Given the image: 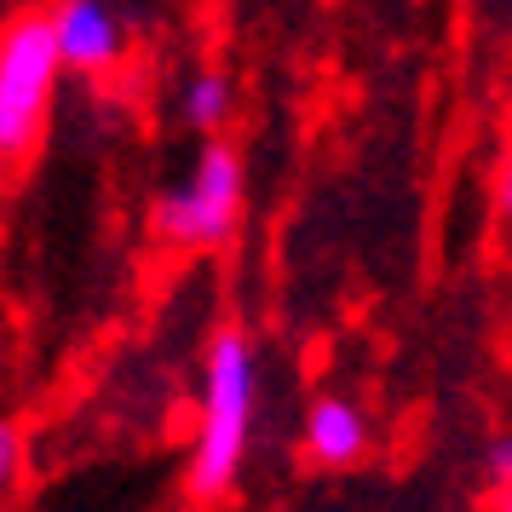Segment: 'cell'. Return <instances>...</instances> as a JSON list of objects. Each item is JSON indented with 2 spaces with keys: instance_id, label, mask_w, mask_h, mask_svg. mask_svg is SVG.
<instances>
[{
  "instance_id": "6da1fadb",
  "label": "cell",
  "mask_w": 512,
  "mask_h": 512,
  "mask_svg": "<svg viewBox=\"0 0 512 512\" xmlns=\"http://www.w3.org/2000/svg\"><path fill=\"white\" fill-rule=\"evenodd\" d=\"M259 415V357L242 328H219L202 357V415L190 443V495L219 501L242 478Z\"/></svg>"
},
{
  "instance_id": "7a4b0ae2",
  "label": "cell",
  "mask_w": 512,
  "mask_h": 512,
  "mask_svg": "<svg viewBox=\"0 0 512 512\" xmlns=\"http://www.w3.org/2000/svg\"><path fill=\"white\" fill-rule=\"evenodd\" d=\"M242 208H248V173H242V156H236L231 144H208L185 179L156 196L150 225H156V236L173 242V248L208 254V248H225V242L236 236Z\"/></svg>"
},
{
  "instance_id": "3957f363",
  "label": "cell",
  "mask_w": 512,
  "mask_h": 512,
  "mask_svg": "<svg viewBox=\"0 0 512 512\" xmlns=\"http://www.w3.org/2000/svg\"><path fill=\"white\" fill-rule=\"evenodd\" d=\"M64 75V52L52 35V18H18L0 35V156H24L41 139Z\"/></svg>"
},
{
  "instance_id": "277c9868",
  "label": "cell",
  "mask_w": 512,
  "mask_h": 512,
  "mask_svg": "<svg viewBox=\"0 0 512 512\" xmlns=\"http://www.w3.org/2000/svg\"><path fill=\"white\" fill-rule=\"evenodd\" d=\"M64 70L75 75H110L127 58V24L110 0H58L47 12Z\"/></svg>"
},
{
  "instance_id": "5b68a950",
  "label": "cell",
  "mask_w": 512,
  "mask_h": 512,
  "mask_svg": "<svg viewBox=\"0 0 512 512\" xmlns=\"http://www.w3.org/2000/svg\"><path fill=\"white\" fill-rule=\"evenodd\" d=\"M305 455L317 466H357L369 455V415L351 397H317L305 409Z\"/></svg>"
},
{
  "instance_id": "8992f818",
  "label": "cell",
  "mask_w": 512,
  "mask_h": 512,
  "mask_svg": "<svg viewBox=\"0 0 512 512\" xmlns=\"http://www.w3.org/2000/svg\"><path fill=\"white\" fill-rule=\"evenodd\" d=\"M231 110H236V93H231V81H225L219 70H202L185 87V121L196 127V133H225Z\"/></svg>"
},
{
  "instance_id": "52a82bcc",
  "label": "cell",
  "mask_w": 512,
  "mask_h": 512,
  "mask_svg": "<svg viewBox=\"0 0 512 512\" xmlns=\"http://www.w3.org/2000/svg\"><path fill=\"white\" fill-rule=\"evenodd\" d=\"M24 478V432L12 420H0V495H12Z\"/></svg>"
},
{
  "instance_id": "ba28073f",
  "label": "cell",
  "mask_w": 512,
  "mask_h": 512,
  "mask_svg": "<svg viewBox=\"0 0 512 512\" xmlns=\"http://www.w3.org/2000/svg\"><path fill=\"white\" fill-rule=\"evenodd\" d=\"M495 208L512 225V150H507V162H501V173H495Z\"/></svg>"
},
{
  "instance_id": "9c48e42d",
  "label": "cell",
  "mask_w": 512,
  "mask_h": 512,
  "mask_svg": "<svg viewBox=\"0 0 512 512\" xmlns=\"http://www.w3.org/2000/svg\"><path fill=\"white\" fill-rule=\"evenodd\" d=\"M495 484H512V443H495Z\"/></svg>"
}]
</instances>
